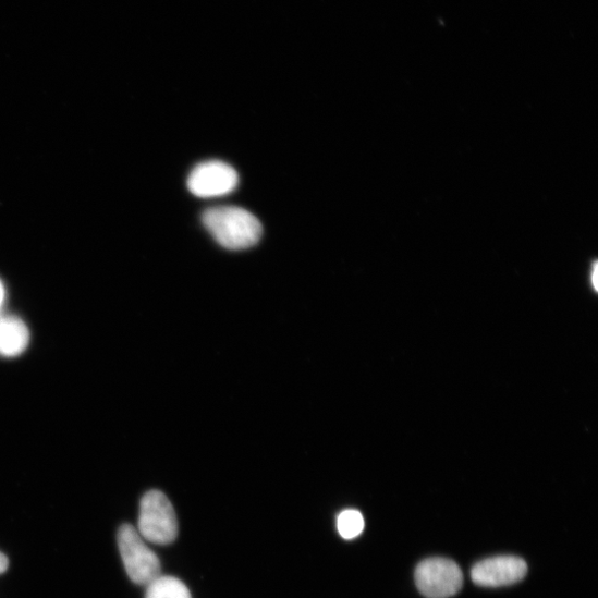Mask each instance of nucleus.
Masks as SVG:
<instances>
[{"mask_svg": "<svg viewBox=\"0 0 598 598\" xmlns=\"http://www.w3.org/2000/svg\"><path fill=\"white\" fill-rule=\"evenodd\" d=\"M139 534L151 544L167 546L178 537L175 511L161 491L145 495L141 504Z\"/></svg>", "mask_w": 598, "mask_h": 598, "instance_id": "3", "label": "nucleus"}, {"mask_svg": "<svg viewBox=\"0 0 598 598\" xmlns=\"http://www.w3.org/2000/svg\"><path fill=\"white\" fill-rule=\"evenodd\" d=\"M591 282H593L594 289L597 291V264L596 263L594 264V268H593Z\"/></svg>", "mask_w": 598, "mask_h": 598, "instance_id": "11", "label": "nucleus"}, {"mask_svg": "<svg viewBox=\"0 0 598 598\" xmlns=\"http://www.w3.org/2000/svg\"><path fill=\"white\" fill-rule=\"evenodd\" d=\"M415 579L419 591L427 598H449L455 595L463 584L459 565L443 558H431L419 563Z\"/></svg>", "mask_w": 598, "mask_h": 598, "instance_id": "4", "label": "nucleus"}, {"mask_svg": "<svg viewBox=\"0 0 598 598\" xmlns=\"http://www.w3.org/2000/svg\"><path fill=\"white\" fill-rule=\"evenodd\" d=\"M9 565L10 562L8 557L4 553L0 552V574L5 573L9 569Z\"/></svg>", "mask_w": 598, "mask_h": 598, "instance_id": "10", "label": "nucleus"}, {"mask_svg": "<svg viewBox=\"0 0 598 598\" xmlns=\"http://www.w3.org/2000/svg\"><path fill=\"white\" fill-rule=\"evenodd\" d=\"M527 573L524 560L512 556H501L477 563L472 571L473 581L484 587H501L515 584Z\"/></svg>", "mask_w": 598, "mask_h": 598, "instance_id": "6", "label": "nucleus"}, {"mask_svg": "<svg viewBox=\"0 0 598 598\" xmlns=\"http://www.w3.org/2000/svg\"><path fill=\"white\" fill-rule=\"evenodd\" d=\"M206 229L216 241L231 251L256 245L263 234L260 222L251 212L237 207H218L203 216Z\"/></svg>", "mask_w": 598, "mask_h": 598, "instance_id": "1", "label": "nucleus"}, {"mask_svg": "<svg viewBox=\"0 0 598 598\" xmlns=\"http://www.w3.org/2000/svg\"><path fill=\"white\" fill-rule=\"evenodd\" d=\"M365 522L362 513L357 510H345L338 520L340 535L345 540H353L362 535Z\"/></svg>", "mask_w": 598, "mask_h": 598, "instance_id": "9", "label": "nucleus"}, {"mask_svg": "<svg viewBox=\"0 0 598 598\" xmlns=\"http://www.w3.org/2000/svg\"><path fill=\"white\" fill-rule=\"evenodd\" d=\"M146 598H192V596L182 581L160 575L148 585Z\"/></svg>", "mask_w": 598, "mask_h": 598, "instance_id": "8", "label": "nucleus"}, {"mask_svg": "<svg viewBox=\"0 0 598 598\" xmlns=\"http://www.w3.org/2000/svg\"><path fill=\"white\" fill-rule=\"evenodd\" d=\"M5 300V289L2 282H0V308H2Z\"/></svg>", "mask_w": 598, "mask_h": 598, "instance_id": "12", "label": "nucleus"}, {"mask_svg": "<svg viewBox=\"0 0 598 598\" xmlns=\"http://www.w3.org/2000/svg\"><path fill=\"white\" fill-rule=\"evenodd\" d=\"M29 344V330L19 318H0V355L15 357Z\"/></svg>", "mask_w": 598, "mask_h": 598, "instance_id": "7", "label": "nucleus"}, {"mask_svg": "<svg viewBox=\"0 0 598 598\" xmlns=\"http://www.w3.org/2000/svg\"><path fill=\"white\" fill-rule=\"evenodd\" d=\"M239 183L234 168L221 161L196 166L187 179V187L197 197H217L233 192Z\"/></svg>", "mask_w": 598, "mask_h": 598, "instance_id": "5", "label": "nucleus"}, {"mask_svg": "<svg viewBox=\"0 0 598 598\" xmlns=\"http://www.w3.org/2000/svg\"><path fill=\"white\" fill-rule=\"evenodd\" d=\"M118 546L125 571L131 581L149 585L161 575V564L156 553L144 542L139 532L123 524L118 532Z\"/></svg>", "mask_w": 598, "mask_h": 598, "instance_id": "2", "label": "nucleus"}]
</instances>
